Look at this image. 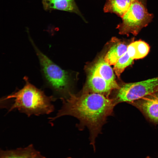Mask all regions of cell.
Returning a JSON list of instances; mask_svg holds the SVG:
<instances>
[{"mask_svg": "<svg viewBox=\"0 0 158 158\" xmlns=\"http://www.w3.org/2000/svg\"><path fill=\"white\" fill-rule=\"evenodd\" d=\"M61 99L62 106L55 116L49 118L50 121L64 116L76 118L79 121L77 126L80 130L85 127L88 129L90 144L95 152L96 139L117 104L114 99L82 90L78 94L70 92L66 97Z\"/></svg>", "mask_w": 158, "mask_h": 158, "instance_id": "cell-1", "label": "cell"}, {"mask_svg": "<svg viewBox=\"0 0 158 158\" xmlns=\"http://www.w3.org/2000/svg\"><path fill=\"white\" fill-rule=\"evenodd\" d=\"M23 79L25 83L22 88L1 98V108L6 109L8 112L16 110L28 117L53 112L54 107L52 102L57 99L52 95H46L43 91L31 84L26 77Z\"/></svg>", "mask_w": 158, "mask_h": 158, "instance_id": "cell-2", "label": "cell"}, {"mask_svg": "<svg viewBox=\"0 0 158 158\" xmlns=\"http://www.w3.org/2000/svg\"><path fill=\"white\" fill-rule=\"evenodd\" d=\"M28 36L39 60L44 86L51 90L52 95L56 99L66 97L71 92L67 72L39 49L29 33Z\"/></svg>", "mask_w": 158, "mask_h": 158, "instance_id": "cell-3", "label": "cell"}, {"mask_svg": "<svg viewBox=\"0 0 158 158\" xmlns=\"http://www.w3.org/2000/svg\"><path fill=\"white\" fill-rule=\"evenodd\" d=\"M152 18V15L148 12L140 1L133 0L117 28L121 34L129 35L132 34L136 36L148 25Z\"/></svg>", "mask_w": 158, "mask_h": 158, "instance_id": "cell-4", "label": "cell"}, {"mask_svg": "<svg viewBox=\"0 0 158 158\" xmlns=\"http://www.w3.org/2000/svg\"><path fill=\"white\" fill-rule=\"evenodd\" d=\"M114 97L117 104L130 103L158 92V77L135 83H124L117 90Z\"/></svg>", "mask_w": 158, "mask_h": 158, "instance_id": "cell-5", "label": "cell"}, {"mask_svg": "<svg viewBox=\"0 0 158 158\" xmlns=\"http://www.w3.org/2000/svg\"><path fill=\"white\" fill-rule=\"evenodd\" d=\"M129 103L137 108L150 121L158 123V92Z\"/></svg>", "mask_w": 158, "mask_h": 158, "instance_id": "cell-6", "label": "cell"}, {"mask_svg": "<svg viewBox=\"0 0 158 158\" xmlns=\"http://www.w3.org/2000/svg\"><path fill=\"white\" fill-rule=\"evenodd\" d=\"M88 73L87 80L83 90L109 97L112 91L114 90L112 87L99 75L90 72Z\"/></svg>", "mask_w": 158, "mask_h": 158, "instance_id": "cell-7", "label": "cell"}, {"mask_svg": "<svg viewBox=\"0 0 158 158\" xmlns=\"http://www.w3.org/2000/svg\"><path fill=\"white\" fill-rule=\"evenodd\" d=\"M88 72L96 74L104 79L113 88L119 89L114 71L110 65L105 61L104 57L100 58L92 66L89 68Z\"/></svg>", "mask_w": 158, "mask_h": 158, "instance_id": "cell-8", "label": "cell"}, {"mask_svg": "<svg viewBox=\"0 0 158 158\" xmlns=\"http://www.w3.org/2000/svg\"><path fill=\"white\" fill-rule=\"evenodd\" d=\"M42 2L44 9L47 11L59 10L69 12L85 20L75 0H42Z\"/></svg>", "mask_w": 158, "mask_h": 158, "instance_id": "cell-9", "label": "cell"}, {"mask_svg": "<svg viewBox=\"0 0 158 158\" xmlns=\"http://www.w3.org/2000/svg\"><path fill=\"white\" fill-rule=\"evenodd\" d=\"M0 158H46L31 144L26 147L4 150H0Z\"/></svg>", "mask_w": 158, "mask_h": 158, "instance_id": "cell-10", "label": "cell"}, {"mask_svg": "<svg viewBox=\"0 0 158 158\" xmlns=\"http://www.w3.org/2000/svg\"><path fill=\"white\" fill-rule=\"evenodd\" d=\"M114 42L104 57L105 61L110 65H114L116 63L119 58L126 52L129 44L118 39H114Z\"/></svg>", "mask_w": 158, "mask_h": 158, "instance_id": "cell-11", "label": "cell"}, {"mask_svg": "<svg viewBox=\"0 0 158 158\" xmlns=\"http://www.w3.org/2000/svg\"><path fill=\"white\" fill-rule=\"evenodd\" d=\"M133 0H106L103 7L105 13H113L121 18L129 8Z\"/></svg>", "mask_w": 158, "mask_h": 158, "instance_id": "cell-12", "label": "cell"}, {"mask_svg": "<svg viewBox=\"0 0 158 158\" xmlns=\"http://www.w3.org/2000/svg\"><path fill=\"white\" fill-rule=\"evenodd\" d=\"M133 59L131 58L126 52L121 56L114 65V70L118 78L128 66L131 65Z\"/></svg>", "mask_w": 158, "mask_h": 158, "instance_id": "cell-13", "label": "cell"}, {"mask_svg": "<svg viewBox=\"0 0 158 158\" xmlns=\"http://www.w3.org/2000/svg\"><path fill=\"white\" fill-rule=\"evenodd\" d=\"M133 42L136 52V59H142L150 51L149 45L146 42L140 40Z\"/></svg>", "mask_w": 158, "mask_h": 158, "instance_id": "cell-14", "label": "cell"}, {"mask_svg": "<svg viewBox=\"0 0 158 158\" xmlns=\"http://www.w3.org/2000/svg\"><path fill=\"white\" fill-rule=\"evenodd\" d=\"M146 158H152L149 156H147L146 157Z\"/></svg>", "mask_w": 158, "mask_h": 158, "instance_id": "cell-15", "label": "cell"}, {"mask_svg": "<svg viewBox=\"0 0 158 158\" xmlns=\"http://www.w3.org/2000/svg\"><path fill=\"white\" fill-rule=\"evenodd\" d=\"M72 158L69 157H67V158Z\"/></svg>", "mask_w": 158, "mask_h": 158, "instance_id": "cell-16", "label": "cell"}]
</instances>
